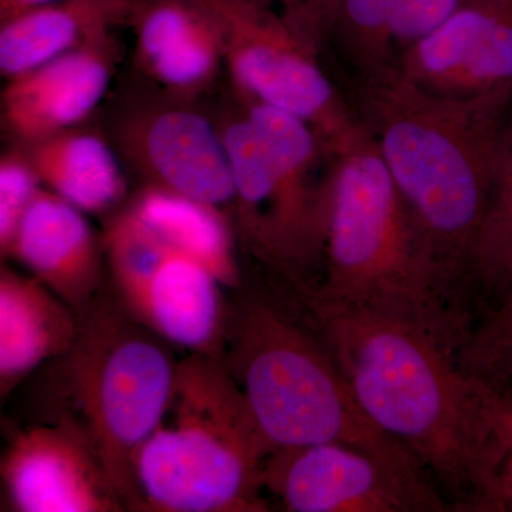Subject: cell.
<instances>
[{
	"label": "cell",
	"instance_id": "1",
	"mask_svg": "<svg viewBox=\"0 0 512 512\" xmlns=\"http://www.w3.org/2000/svg\"><path fill=\"white\" fill-rule=\"evenodd\" d=\"M298 298L363 412L413 454L450 511L504 512L507 448L457 346L404 316Z\"/></svg>",
	"mask_w": 512,
	"mask_h": 512
},
{
	"label": "cell",
	"instance_id": "2",
	"mask_svg": "<svg viewBox=\"0 0 512 512\" xmlns=\"http://www.w3.org/2000/svg\"><path fill=\"white\" fill-rule=\"evenodd\" d=\"M348 103L429 244L441 288L468 315V271L510 160L512 93L450 99L396 67L350 77Z\"/></svg>",
	"mask_w": 512,
	"mask_h": 512
},
{
	"label": "cell",
	"instance_id": "3",
	"mask_svg": "<svg viewBox=\"0 0 512 512\" xmlns=\"http://www.w3.org/2000/svg\"><path fill=\"white\" fill-rule=\"evenodd\" d=\"M235 291L221 360L266 439L276 448L345 444L433 485L413 454L363 412L315 326L242 285Z\"/></svg>",
	"mask_w": 512,
	"mask_h": 512
},
{
	"label": "cell",
	"instance_id": "4",
	"mask_svg": "<svg viewBox=\"0 0 512 512\" xmlns=\"http://www.w3.org/2000/svg\"><path fill=\"white\" fill-rule=\"evenodd\" d=\"M296 295L404 316L458 348L467 336L429 244L365 130L336 154L322 276L315 289Z\"/></svg>",
	"mask_w": 512,
	"mask_h": 512
},
{
	"label": "cell",
	"instance_id": "5",
	"mask_svg": "<svg viewBox=\"0 0 512 512\" xmlns=\"http://www.w3.org/2000/svg\"><path fill=\"white\" fill-rule=\"evenodd\" d=\"M278 450L220 357L177 365L160 426L138 450V511L261 512L265 468Z\"/></svg>",
	"mask_w": 512,
	"mask_h": 512
},
{
	"label": "cell",
	"instance_id": "6",
	"mask_svg": "<svg viewBox=\"0 0 512 512\" xmlns=\"http://www.w3.org/2000/svg\"><path fill=\"white\" fill-rule=\"evenodd\" d=\"M76 313L72 348L53 360L56 417L82 427L124 508L138 511L134 463L167 412L178 363L110 286Z\"/></svg>",
	"mask_w": 512,
	"mask_h": 512
},
{
	"label": "cell",
	"instance_id": "7",
	"mask_svg": "<svg viewBox=\"0 0 512 512\" xmlns=\"http://www.w3.org/2000/svg\"><path fill=\"white\" fill-rule=\"evenodd\" d=\"M221 133L242 238L293 292L312 291L322 276L333 165L322 175L320 167L335 154L305 121L241 96Z\"/></svg>",
	"mask_w": 512,
	"mask_h": 512
},
{
	"label": "cell",
	"instance_id": "8",
	"mask_svg": "<svg viewBox=\"0 0 512 512\" xmlns=\"http://www.w3.org/2000/svg\"><path fill=\"white\" fill-rule=\"evenodd\" d=\"M217 20L224 66L239 96L308 123L333 154L363 128L320 63L322 43L272 6L249 0H201Z\"/></svg>",
	"mask_w": 512,
	"mask_h": 512
},
{
	"label": "cell",
	"instance_id": "9",
	"mask_svg": "<svg viewBox=\"0 0 512 512\" xmlns=\"http://www.w3.org/2000/svg\"><path fill=\"white\" fill-rule=\"evenodd\" d=\"M110 288L138 322L173 345L221 357L228 303L222 284L127 205L107 224Z\"/></svg>",
	"mask_w": 512,
	"mask_h": 512
},
{
	"label": "cell",
	"instance_id": "10",
	"mask_svg": "<svg viewBox=\"0 0 512 512\" xmlns=\"http://www.w3.org/2000/svg\"><path fill=\"white\" fill-rule=\"evenodd\" d=\"M265 487L292 512L450 511L433 485L340 443L278 448L266 463Z\"/></svg>",
	"mask_w": 512,
	"mask_h": 512
},
{
	"label": "cell",
	"instance_id": "11",
	"mask_svg": "<svg viewBox=\"0 0 512 512\" xmlns=\"http://www.w3.org/2000/svg\"><path fill=\"white\" fill-rule=\"evenodd\" d=\"M2 480L19 512L126 510L93 441L67 417L18 431L3 454Z\"/></svg>",
	"mask_w": 512,
	"mask_h": 512
},
{
	"label": "cell",
	"instance_id": "12",
	"mask_svg": "<svg viewBox=\"0 0 512 512\" xmlns=\"http://www.w3.org/2000/svg\"><path fill=\"white\" fill-rule=\"evenodd\" d=\"M396 69L426 92L450 99L512 93V0H463Z\"/></svg>",
	"mask_w": 512,
	"mask_h": 512
},
{
	"label": "cell",
	"instance_id": "13",
	"mask_svg": "<svg viewBox=\"0 0 512 512\" xmlns=\"http://www.w3.org/2000/svg\"><path fill=\"white\" fill-rule=\"evenodd\" d=\"M124 156L150 183L212 207H234L231 161L221 128L185 107L131 114L120 128Z\"/></svg>",
	"mask_w": 512,
	"mask_h": 512
},
{
	"label": "cell",
	"instance_id": "14",
	"mask_svg": "<svg viewBox=\"0 0 512 512\" xmlns=\"http://www.w3.org/2000/svg\"><path fill=\"white\" fill-rule=\"evenodd\" d=\"M117 49L109 30L10 79L2 94L6 128L30 146L82 123L109 89Z\"/></svg>",
	"mask_w": 512,
	"mask_h": 512
},
{
	"label": "cell",
	"instance_id": "15",
	"mask_svg": "<svg viewBox=\"0 0 512 512\" xmlns=\"http://www.w3.org/2000/svg\"><path fill=\"white\" fill-rule=\"evenodd\" d=\"M86 212L40 190L20 222L6 258H15L74 311L106 286L103 239Z\"/></svg>",
	"mask_w": 512,
	"mask_h": 512
},
{
	"label": "cell",
	"instance_id": "16",
	"mask_svg": "<svg viewBox=\"0 0 512 512\" xmlns=\"http://www.w3.org/2000/svg\"><path fill=\"white\" fill-rule=\"evenodd\" d=\"M127 22L143 69L177 97L207 89L225 64L220 28L201 0H133Z\"/></svg>",
	"mask_w": 512,
	"mask_h": 512
},
{
	"label": "cell",
	"instance_id": "17",
	"mask_svg": "<svg viewBox=\"0 0 512 512\" xmlns=\"http://www.w3.org/2000/svg\"><path fill=\"white\" fill-rule=\"evenodd\" d=\"M77 313L35 276L0 269V394L72 348Z\"/></svg>",
	"mask_w": 512,
	"mask_h": 512
},
{
	"label": "cell",
	"instance_id": "18",
	"mask_svg": "<svg viewBox=\"0 0 512 512\" xmlns=\"http://www.w3.org/2000/svg\"><path fill=\"white\" fill-rule=\"evenodd\" d=\"M133 0H63L0 23V72L15 79L127 20Z\"/></svg>",
	"mask_w": 512,
	"mask_h": 512
},
{
	"label": "cell",
	"instance_id": "19",
	"mask_svg": "<svg viewBox=\"0 0 512 512\" xmlns=\"http://www.w3.org/2000/svg\"><path fill=\"white\" fill-rule=\"evenodd\" d=\"M42 184L86 214H107L127 194L116 154L96 134L67 130L26 146Z\"/></svg>",
	"mask_w": 512,
	"mask_h": 512
},
{
	"label": "cell",
	"instance_id": "20",
	"mask_svg": "<svg viewBox=\"0 0 512 512\" xmlns=\"http://www.w3.org/2000/svg\"><path fill=\"white\" fill-rule=\"evenodd\" d=\"M138 217L197 258L225 288L242 285L234 235L220 208L161 188L147 187L133 201Z\"/></svg>",
	"mask_w": 512,
	"mask_h": 512
},
{
	"label": "cell",
	"instance_id": "21",
	"mask_svg": "<svg viewBox=\"0 0 512 512\" xmlns=\"http://www.w3.org/2000/svg\"><path fill=\"white\" fill-rule=\"evenodd\" d=\"M404 0H339L328 37L350 77L394 67L390 29Z\"/></svg>",
	"mask_w": 512,
	"mask_h": 512
},
{
	"label": "cell",
	"instance_id": "22",
	"mask_svg": "<svg viewBox=\"0 0 512 512\" xmlns=\"http://www.w3.org/2000/svg\"><path fill=\"white\" fill-rule=\"evenodd\" d=\"M510 160L478 235L468 271V298L477 296L483 312L512 292V119Z\"/></svg>",
	"mask_w": 512,
	"mask_h": 512
},
{
	"label": "cell",
	"instance_id": "23",
	"mask_svg": "<svg viewBox=\"0 0 512 512\" xmlns=\"http://www.w3.org/2000/svg\"><path fill=\"white\" fill-rule=\"evenodd\" d=\"M458 356L470 375L512 397V292L481 313L480 323L471 326Z\"/></svg>",
	"mask_w": 512,
	"mask_h": 512
},
{
	"label": "cell",
	"instance_id": "24",
	"mask_svg": "<svg viewBox=\"0 0 512 512\" xmlns=\"http://www.w3.org/2000/svg\"><path fill=\"white\" fill-rule=\"evenodd\" d=\"M26 150H13L0 160V252L8 255L20 222L42 190Z\"/></svg>",
	"mask_w": 512,
	"mask_h": 512
},
{
	"label": "cell",
	"instance_id": "25",
	"mask_svg": "<svg viewBox=\"0 0 512 512\" xmlns=\"http://www.w3.org/2000/svg\"><path fill=\"white\" fill-rule=\"evenodd\" d=\"M272 6L320 43L328 37L339 0H249Z\"/></svg>",
	"mask_w": 512,
	"mask_h": 512
},
{
	"label": "cell",
	"instance_id": "26",
	"mask_svg": "<svg viewBox=\"0 0 512 512\" xmlns=\"http://www.w3.org/2000/svg\"><path fill=\"white\" fill-rule=\"evenodd\" d=\"M477 379V377H476ZM485 413L493 424L500 439L503 440L507 453L512 456V397L495 392L487 384L481 382Z\"/></svg>",
	"mask_w": 512,
	"mask_h": 512
},
{
	"label": "cell",
	"instance_id": "27",
	"mask_svg": "<svg viewBox=\"0 0 512 512\" xmlns=\"http://www.w3.org/2000/svg\"><path fill=\"white\" fill-rule=\"evenodd\" d=\"M57 2H63V0H0V23L16 18L29 10Z\"/></svg>",
	"mask_w": 512,
	"mask_h": 512
},
{
	"label": "cell",
	"instance_id": "28",
	"mask_svg": "<svg viewBox=\"0 0 512 512\" xmlns=\"http://www.w3.org/2000/svg\"><path fill=\"white\" fill-rule=\"evenodd\" d=\"M501 498L504 511H512V456L508 453L501 473Z\"/></svg>",
	"mask_w": 512,
	"mask_h": 512
}]
</instances>
